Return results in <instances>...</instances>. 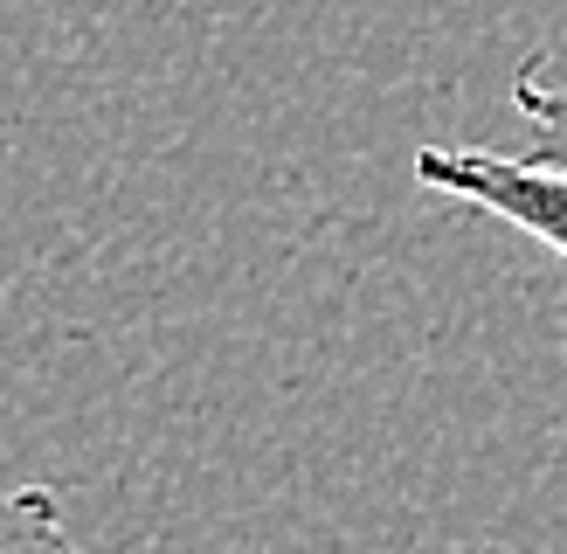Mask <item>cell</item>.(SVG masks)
<instances>
[{
	"label": "cell",
	"mask_w": 567,
	"mask_h": 554,
	"mask_svg": "<svg viewBox=\"0 0 567 554\" xmlns=\"http://www.w3.org/2000/svg\"><path fill=\"white\" fill-rule=\"evenodd\" d=\"M415 181L513 222L519 236L547 243L567 264V166H533L519 153H485V146H422Z\"/></svg>",
	"instance_id": "cell-1"
},
{
	"label": "cell",
	"mask_w": 567,
	"mask_h": 554,
	"mask_svg": "<svg viewBox=\"0 0 567 554\" xmlns=\"http://www.w3.org/2000/svg\"><path fill=\"white\" fill-rule=\"evenodd\" d=\"M513 111H519V125H526V153L533 166H567V91L560 83H547L540 63H526L513 76Z\"/></svg>",
	"instance_id": "cell-2"
},
{
	"label": "cell",
	"mask_w": 567,
	"mask_h": 554,
	"mask_svg": "<svg viewBox=\"0 0 567 554\" xmlns=\"http://www.w3.org/2000/svg\"><path fill=\"white\" fill-rule=\"evenodd\" d=\"M0 554H76L63 506H55L49 485L0 492Z\"/></svg>",
	"instance_id": "cell-3"
}]
</instances>
